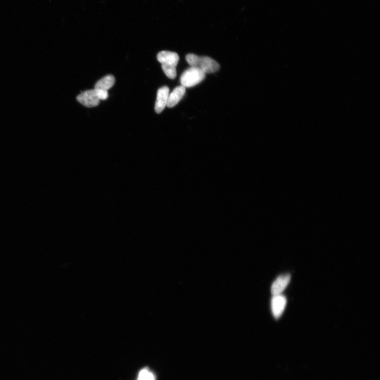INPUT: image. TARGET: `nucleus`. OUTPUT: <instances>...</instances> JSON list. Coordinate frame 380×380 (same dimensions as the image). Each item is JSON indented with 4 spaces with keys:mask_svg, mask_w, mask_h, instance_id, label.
<instances>
[{
    "mask_svg": "<svg viewBox=\"0 0 380 380\" xmlns=\"http://www.w3.org/2000/svg\"><path fill=\"white\" fill-rule=\"evenodd\" d=\"M186 61L190 67H196L205 74L214 73L221 69L219 64L209 57H200L195 54H190L186 56Z\"/></svg>",
    "mask_w": 380,
    "mask_h": 380,
    "instance_id": "obj_1",
    "label": "nucleus"
},
{
    "mask_svg": "<svg viewBox=\"0 0 380 380\" xmlns=\"http://www.w3.org/2000/svg\"><path fill=\"white\" fill-rule=\"evenodd\" d=\"M206 75V74L197 68L190 67L181 76V86L185 88L196 86L205 79Z\"/></svg>",
    "mask_w": 380,
    "mask_h": 380,
    "instance_id": "obj_2",
    "label": "nucleus"
},
{
    "mask_svg": "<svg viewBox=\"0 0 380 380\" xmlns=\"http://www.w3.org/2000/svg\"><path fill=\"white\" fill-rule=\"evenodd\" d=\"M79 103L87 107H96L99 104L95 89L84 91L77 97Z\"/></svg>",
    "mask_w": 380,
    "mask_h": 380,
    "instance_id": "obj_3",
    "label": "nucleus"
},
{
    "mask_svg": "<svg viewBox=\"0 0 380 380\" xmlns=\"http://www.w3.org/2000/svg\"><path fill=\"white\" fill-rule=\"evenodd\" d=\"M170 93V89L167 86L160 88L157 93L156 101L155 105V111L157 114L162 113L167 106V103Z\"/></svg>",
    "mask_w": 380,
    "mask_h": 380,
    "instance_id": "obj_4",
    "label": "nucleus"
},
{
    "mask_svg": "<svg viewBox=\"0 0 380 380\" xmlns=\"http://www.w3.org/2000/svg\"><path fill=\"white\" fill-rule=\"evenodd\" d=\"M286 303L287 300L284 296L281 294L274 296L272 300V309L275 318H278L281 316Z\"/></svg>",
    "mask_w": 380,
    "mask_h": 380,
    "instance_id": "obj_5",
    "label": "nucleus"
},
{
    "mask_svg": "<svg viewBox=\"0 0 380 380\" xmlns=\"http://www.w3.org/2000/svg\"><path fill=\"white\" fill-rule=\"evenodd\" d=\"M157 61L161 64L176 67L179 61L178 54L169 51H162L157 55Z\"/></svg>",
    "mask_w": 380,
    "mask_h": 380,
    "instance_id": "obj_6",
    "label": "nucleus"
},
{
    "mask_svg": "<svg viewBox=\"0 0 380 380\" xmlns=\"http://www.w3.org/2000/svg\"><path fill=\"white\" fill-rule=\"evenodd\" d=\"M291 276L290 274L278 277L272 286L271 292L273 296L280 295L289 285Z\"/></svg>",
    "mask_w": 380,
    "mask_h": 380,
    "instance_id": "obj_7",
    "label": "nucleus"
},
{
    "mask_svg": "<svg viewBox=\"0 0 380 380\" xmlns=\"http://www.w3.org/2000/svg\"><path fill=\"white\" fill-rule=\"evenodd\" d=\"M185 91V88L182 86L175 88L173 91L169 94L167 106L169 108H172L178 104L184 97Z\"/></svg>",
    "mask_w": 380,
    "mask_h": 380,
    "instance_id": "obj_8",
    "label": "nucleus"
},
{
    "mask_svg": "<svg viewBox=\"0 0 380 380\" xmlns=\"http://www.w3.org/2000/svg\"><path fill=\"white\" fill-rule=\"evenodd\" d=\"M115 83V78L113 75H109L97 82L94 89L107 90L111 89Z\"/></svg>",
    "mask_w": 380,
    "mask_h": 380,
    "instance_id": "obj_9",
    "label": "nucleus"
},
{
    "mask_svg": "<svg viewBox=\"0 0 380 380\" xmlns=\"http://www.w3.org/2000/svg\"><path fill=\"white\" fill-rule=\"evenodd\" d=\"M155 376L149 368L142 369L139 374L137 380H155Z\"/></svg>",
    "mask_w": 380,
    "mask_h": 380,
    "instance_id": "obj_10",
    "label": "nucleus"
},
{
    "mask_svg": "<svg viewBox=\"0 0 380 380\" xmlns=\"http://www.w3.org/2000/svg\"><path fill=\"white\" fill-rule=\"evenodd\" d=\"M162 69L167 77L174 79L176 77V67L171 65L162 64Z\"/></svg>",
    "mask_w": 380,
    "mask_h": 380,
    "instance_id": "obj_11",
    "label": "nucleus"
},
{
    "mask_svg": "<svg viewBox=\"0 0 380 380\" xmlns=\"http://www.w3.org/2000/svg\"><path fill=\"white\" fill-rule=\"evenodd\" d=\"M96 92V95L99 100H106L108 97V93L107 90L100 89H94Z\"/></svg>",
    "mask_w": 380,
    "mask_h": 380,
    "instance_id": "obj_12",
    "label": "nucleus"
}]
</instances>
